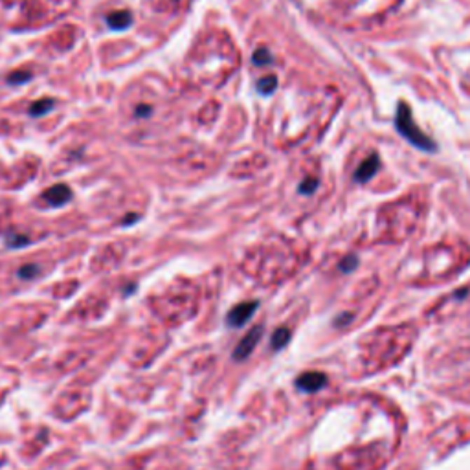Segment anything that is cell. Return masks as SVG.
Instances as JSON below:
<instances>
[{
  "label": "cell",
  "instance_id": "6da1fadb",
  "mask_svg": "<svg viewBox=\"0 0 470 470\" xmlns=\"http://www.w3.org/2000/svg\"><path fill=\"white\" fill-rule=\"evenodd\" d=\"M395 129L399 131V134L404 136L412 146H415L417 149L428 151V153H434L437 151V146L434 144L430 136L424 134V132L417 127V123L413 121L412 111L408 107L406 103L401 102L397 109V116H395Z\"/></svg>",
  "mask_w": 470,
  "mask_h": 470
},
{
  "label": "cell",
  "instance_id": "7a4b0ae2",
  "mask_svg": "<svg viewBox=\"0 0 470 470\" xmlns=\"http://www.w3.org/2000/svg\"><path fill=\"white\" fill-rule=\"evenodd\" d=\"M261 335H263L261 325H257V327L248 331L247 335H244V338H242L237 344L235 351H233V359L235 360L248 359V357L252 354V351L256 350V345H257V342H259V338H261Z\"/></svg>",
  "mask_w": 470,
  "mask_h": 470
},
{
  "label": "cell",
  "instance_id": "3957f363",
  "mask_svg": "<svg viewBox=\"0 0 470 470\" xmlns=\"http://www.w3.org/2000/svg\"><path fill=\"white\" fill-rule=\"evenodd\" d=\"M257 309V301H244V303H239V305L233 307L232 310L226 316V322H228L230 327H241L242 324H247L250 318L254 316Z\"/></svg>",
  "mask_w": 470,
  "mask_h": 470
},
{
  "label": "cell",
  "instance_id": "277c9868",
  "mask_svg": "<svg viewBox=\"0 0 470 470\" xmlns=\"http://www.w3.org/2000/svg\"><path fill=\"white\" fill-rule=\"evenodd\" d=\"M327 382V377L324 373H318V371H309V373H303L296 378V386L301 389V392L307 393H315L318 389H322Z\"/></svg>",
  "mask_w": 470,
  "mask_h": 470
},
{
  "label": "cell",
  "instance_id": "5b68a950",
  "mask_svg": "<svg viewBox=\"0 0 470 470\" xmlns=\"http://www.w3.org/2000/svg\"><path fill=\"white\" fill-rule=\"evenodd\" d=\"M70 197H72V189L68 188L67 184H55L54 188H50L44 191L43 199L46 200L48 204H52V206H64V204L70 200Z\"/></svg>",
  "mask_w": 470,
  "mask_h": 470
},
{
  "label": "cell",
  "instance_id": "8992f818",
  "mask_svg": "<svg viewBox=\"0 0 470 470\" xmlns=\"http://www.w3.org/2000/svg\"><path fill=\"white\" fill-rule=\"evenodd\" d=\"M378 165H380V158L377 155H371L369 158L360 164V167L354 173V182H368L371 177L378 171Z\"/></svg>",
  "mask_w": 470,
  "mask_h": 470
},
{
  "label": "cell",
  "instance_id": "52a82bcc",
  "mask_svg": "<svg viewBox=\"0 0 470 470\" xmlns=\"http://www.w3.org/2000/svg\"><path fill=\"white\" fill-rule=\"evenodd\" d=\"M107 25L112 29H125L132 25V13L131 11L120 10V11H112L107 17Z\"/></svg>",
  "mask_w": 470,
  "mask_h": 470
},
{
  "label": "cell",
  "instance_id": "ba28073f",
  "mask_svg": "<svg viewBox=\"0 0 470 470\" xmlns=\"http://www.w3.org/2000/svg\"><path fill=\"white\" fill-rule=\"evenodd\" d=\"M289 340H291V331L286 329V327H279V329L272 335V350L279 351L283 350L286 344H289Z\"/></svg>",
  "mask_w": 470,
  "mask_h": 470
},
{
  "label": "cell",
  "instance_id": "9c48e42d",
  "mask_svg": "<svg viewBox=\"0 0 470 470\" xmlns=\"http://www.w3.org/2000/svg\"><path fill=\"white\" fill-rule=\"evenodd\" d=\"M276 88H277L276 76H267V78H263L257 81V90H259V94H263V96H268V94L274 92Z\"/></svg>",
  "mask_w": 470,
  "mask_h": 470
},
{
  "label": "cell",
  "instance_id": "30bf717a",
  "mask_svg": "<svg viewBox=\"0 0 470 470\" xmlns=\"http://www.w3.org/2000/svg\"><path fill=\"white\" fill-rule=\"evenodd\" d=\"M52 107H54V102H52V99H39V102L34 103V105L29 107V114H32V116H43V114H46L48 111H52Z\"/></svg>",
  "mask_w": 470,
  "mask_h": 470
},
{
  "label": "cell",
  "instance_id": "8fae6325",
  "mask_svg": "<svg viewBox=\"0 0 470 470\" xmlns=\"http://www.w3.org/2000/svg\"><path fill=\"white\" fill-rule=\"evenodd\" d=\"M254 63H256L257 67H263V64H270L272 63V55L268 54L265 48L256 50V54H254Z\"/></svg>",
  "mask_w": 470,
  "mask_h": 470
},
{
  "label": "cell",
  "instance_id": "7c38bea8",
  "mask_svg": "<svg viewBox=\"0 0 470 470\" xmlns=\"http://www.w3.org/2000/svg\"><path fill=\"white\" fill-rule=\"evenodd\" d=\"M32 79V72H22V70H19V72H13L8 76V83H13V85H20V83H26Z\"/></svg>",
  "mask_w": 470,
  "mask_h": 470
},
{
  "label": "cell",
  "instance_id": "4fadbf2b",
  "mask_svg": "<svg viewBox=\"0 0 470 470\" xmlns=\"http://www.w3.org/2000/svg\"><path fill=\"white\" fill-rule=\"evenodd\" d=\"M316 188H318V180H316V179H307V180H303V182H301L300 193H303V195L315 193Z\"/></svg>",
  "mask_w": 470,
  "mask_h": 470
},
{
  "label": "cell",
  "instance_id": "5bb4252c",
  "mask_svg": "<svg viewBox=\"0 0 470 470\" xmlns=\"http://www.w3.org/2000/svg\"><path fill=\"white\" fill-rule=\"evenodd\" d=\"M357 265H359V259H357V257H354V256H350V257H345L344 261L340 263V270L345 272V274H347V272L353 270V268L357 267Z\"/></svg>",
  "mask_w": 470,
  "mask_h": 470
},
{
  "label": "cell",
  "instance_id": "9a60e30c",
  "mask_svg": "<svg viewBox=\"0 0 470 470\" xmlns=\"http://www.w3.org/2000/svg\"><path fill=\"white\" fill-rule=\"evenodd\" d=\"M37 272H39V268L35 267V265H26V267L19 270V276L25 277V279H32L34 276H37Z\"/></svg>",
  "mask_w": 470,
  "mask_h": 470
},
{
  "label": "cell",
  "instance_id": "2e32d148",
  "mask_svg": "<svg viewBox=\"0 0 470 470\" xmlns=\"http://www.w3.org/2000/svg\"><path fill=\"white\" fill-rule=\"evenodd\" d=\"M151 107L149 105H141V107L136 109V116H149Z\"/></svg>",
  "mask_w": 470,
  "mask_h": 470
},
{
  "label": "cell",
  "instance_id": "e0dca14e",
  "mask_svg": "<svg viewBox=\"0 0 470 470\" xmlns=\"http://www.w3.org/2000/svg\"><path fill=\"white\" fill-rule=\"evenodd\" d=\"M134 221H138V215H131V217L129 219H125V221H123V224H131V223H134Z\"/></svg>",
  "mask_w": 470,
  "mask_h": 470
}]
</instances>
